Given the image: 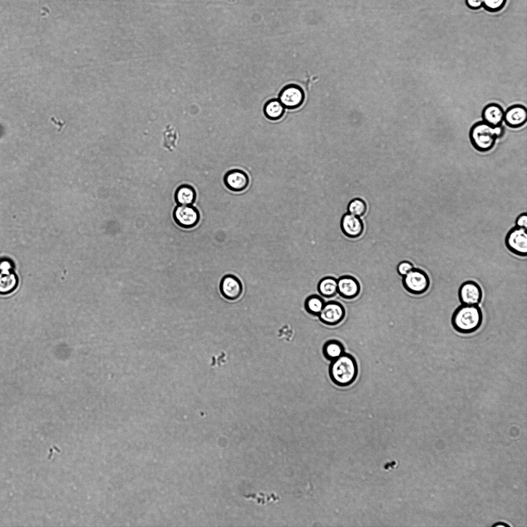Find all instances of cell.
<instances>
[{"label": "cell", "instance_id": "e0dca14e", "mask_svg": "<svg viewBox=\"0 0 527 527\" xmlns=\"http://www.w3.org/2000/svg\"><path fill=\"white\" fill-rule=\"evenodd\" d=\"M174 200L178 205H192L196 199V192L194 188L189 184L179 186L174 192Z\"/></svg>", "mask_w": 527, "mask_h": 527}, {"label": "cell", "instance_id": "ba28073f", "mask_svg": "<svg viewBox=\"0 0 527 527\" xmlns=\"http://www.w3.org/2000/svg\"><path fill=\"white\" fill-rule=\"evenodd\" d=\"M278 99L285 109L293 110L299 108L303 103L305 94L299 85L289 84L282 89Z\"/></svg>", "mask_w": 527, "mask_h": 527}, {"label": "cell", "instance_id": "5bb4252c", "mask_svg": "<svg viewBox=\"0 0 527 527\" xmlns=\"http://www.w3.org/2000/svg\"><path fill=\"white\" fill-rule=\"evenodd\" d=\"M360 292V283L354 276L344 275L337 279V292L342 298L353 299L359 295Z\"/></svg>", "mask_w": 527, "mask_h": 527}, {"label": "cell", "instance_id": "9c48e42d", "mask_svg": "<svg viewBox=\"0 0 527 527\" xmlns=\"http://www.w3.org/2000/svg\"><path fill=\"white\" fill-rule=\"evenodd\" d=\"M458 295L461 304L478 305L482 301L483 291L477 282L467 280L460 286Z\"/></svg>", "mask_w": 527, "mask_h": 527}, {"label": "cell", "instance_id": "484cf974", "mask_svg": "<svg viewBox=\"0 0 527 527\" xmlns=\"http://www.w3.org/2000/svg\"><path fill=\"white\" fill-rule=\"evenodd\" d=\"M515 226L526 229L527 226V215L526 213H522L519 214L515 220Z\"/></svg>", "mask_w": 527, "mask_h": 527}, {"label": "cell", "instance_id": "8fae6325", "mask_svg": "<svg viewBox=\"0 0 527 527\" xmlns=\"http://www.w3.org/2000/svg\"><path fill=\"white\" fill-rule=\"evenodd\" d=\"M219 289L224 298L234 301L241 296L243 291V286L237 276L233 274H226L221 279Z\"/></svg>", "mask_w": 527, "mask_h": 527}, {"label": "cell", "instance_id": "6da1fadb", "mask_svg": "<svg viewBox=\"0 0 527 527\" xmlns=\"http://www.w3.org/2000/svg\"><path fill=\"white\" fill-rule=\"evenodd\" d=\"M483 318L482 311L478 305L461 304L452 313L451 323L457 332L468 335L480 328Z\"/></svg>", "mask_w": 527, "mask_h": 527}, {"label": "cell", "instance_id": "cb8c5ba5", "mask_svg": "<svg viewBox=\"0 0 527 527\" xmlns=\"http://www.w3.org/2000/svg\"><path fill=\"white\" fill-rule=\"evenodd\" d=\"M507 0H483V7L490 12H497L505 6Z\"/></svg>", "mask_w": 527, "mask_h": 527}, {"label": "cell", "instance_id": "44dd1931", "mask_svg": "<svg viewBox=\"0 0 527 527\" xmlns=\"http://www.w3.org/2000/svg\"><path fill=\"white\" fill-rule=\"evenodd\" d=\"M325 303L324 299L321 296L317 294H312L306 298L304 307L308 313L318 316L321 311Z\"/></svg>", "mask_w": 527, "mask_h": 527}, {"label": "cell", "instance_id": "2e32d148", "mask_svg": "<svg viewBox=\"0 0 527 527\" xmlns=\"http://www.w3.org/2000/svg\"><path fill=\"white\" fill-rule=\"evenodd\" d=\"M504 111L498 103H490L482 111V121L494 127L502 126L504 121Z\"/></svg>", "mask_w": 527, "mask_h": 527}, {"label": "cell", "instance_id": "ac0fdd59", "mask_svg": "<svg viewBox=\"0 0 527 527\" xmlns=\"http://www.w3.org/2000/svg\"><path fill=\"white\" fill-rule=\"evenodd\" d=\"M263 111L265 116L268 119L271 120H277L283 116L285 108L278 99L273 98L265 103Z\"/></svg>", "mask_w": 527, "mask_h": 527}, {"label": "cell", "instance_id": "7a4b0ae2", "mask_svg": "<svg viewBox=\"0 0 527 527\" xmlns=\"http://www.w3.org/2000/svg\"><path fill=\"white\" fill-rule=\"evenodd\" d=\"M358 367L355 358L350 354L344 353L338 358L331 361L329 375L333 383L339 387H347L356 380Z\"/></svg>", "mask_w": 527, "mask_h": 527}, {"label": "cell", "instance_id": "277c9868", "mask_svg": "<svg viewBox=\"0 0 527 527\" xmlns=\"http://www.w3.org/2000/svg\"><path fill=\"white\" fill-rule=\"evenodd\" d=\"M402 283L407 292L413 295H419L426 293L429 289L430 280L425 271L414 268L402 277Z\"/></svg>", "mask_w": 527, "mask_h": 527}, {"label": "cell", "instance_id": "8992f818", "mask_svg": "<svg viewBox=\"0 0 527 527\" xmlns=\"http://www.w3.org/2000/svg\"><path fill=\"white\" fill-rule=\"evenodd\" d=\"M14 269V265L11 259L0 258V294H9L17 288L19 278Z\"/></svg>", "mask_w": 527, "mask_h": 527}, {"label": "cell", "instance_id": "603a6c76", "mask_svg": "<svg viewBox=\"0 0 527 527\" xmlns=\"http://www.w3.org/2000/svg\"><path fill=\"white\" fill-rule=\"evenodd\" d=\"M367 211V205L365 202L360 198H354L350 200L347 205V213L354 216L361 217Z\"/></svg>", "mask_w": 527, "mask_h": 527}, {"label": "cell", "instance_id": "3957f363", "mask_svg": "<svg viewBox=\"0 0 527 527\" xmlns=\"http://www.w3.org/2000/svg\"><path fill=\"white\" fill-rule=\"evenodd\" d=\"M504 132L502 126L494 127L482 120L471 126L469 137L472 146L476 150L485 152L493 148L497 139L502 136Z\"/></svg>", "mask_w": 527, "mask_h": 527}, {"label": "cell", "instance_id": "d6986e66", "mask_svg": "<svg viewBox=\"0 0 527 527\" xmlns=\"http://www.w3.org/2000/svg\"><path fill=\"white\" fill-rule=\"evenodd\" d=\"M317 289L321 295L331 298L337 293V279L333 276H325L320 280Z\"/></svg>", "mask_w": 527, "mask_h": 527}, {"label": "cell", "instance_id": "4316f807", "mask_svg": "<svg viewBox=\"0 0 527 527\" xmlns=\"http://www.w3.org/2000/svg\"><path fill=\"white\" fill-rule=\"evenodd\" d=\"M465 3L471 10H478L483 7V0H465Z\"/></svg>", "mask_w": 527, "mask_h": 527}, {"label": "cell", "instance_id": "d4e9b609", "mask_svg": "<svg viewBox=\"0 0 527 527\" xmlns=\"http://www.w3.org/2000/svg\"><path fill=\"white\" fill-rule=\"evenodd\" d=\"M413 264L410 261L403 260L400 261L397 266L398 274L403 277L414 268Z\"/></svg>", "mask_w": 527, "mask_h": 527}, {"label": "cell", "instance_id": "4fadbf2b", "mask_svg": "<svg viewBox=\"0 0 527 527\" xmlns=\"http://www.w3.org/2000/svg\"><path fill=\"white\" fill-rule=\"evenodd\" d=\"M340 227L344 235L349 238H357L364 231V224L360 217L348 213L341 217Z\"/></svg>", "mask_w": 527, "mask_h": 527}, {"label": "cell", "instance_id": "5b68a950", "mask_svg": "<svg viewBox=\"0 0 527 527\" xmlns=\"http://www.w3.org/2000/svg\"><path fill=\"white\" fill-rule=\"evenodd\" d=\"M504 243L507 249L512 254L519 257L527 255L526 229L514 226L506 234Z\"/></svg>", "mask_w": 527, "mask_h": 527}, {"label": "cell", "instance_id": "52a82bcc", "mask_svg": "<svg viewBox=\"0 0 527 527\" xmlns=\"http://www.w3.org/2000/svg\"><path fill=\"white\" fill-rule=\"evenodd\" d=\"M172 216L175 222L185 229L195 227L200 217L198 210L192 205H178L173 209Z\"/></svg>", "mask_w": 527, "mask_h": 527}, {"label": "cell", "instance_id": "7c38bea8", "mask_svg": "<svg viewBox=\"0 0 527 527\" xmlns=\"http://www.w3.org/2000/svg\"><path fill=\"white\" fill-rule=\"evenodd\" d=\"M223 182L229 190L234 192H240L248 187L249 178L244 171L233 169L227 171L224 174Z\"/></svg>", "mask_w": 527, "mask_h": 527}, {"label": "cell", "instance_id": "30bf717a", "mask_svg": "<svg viewBox=\"0 0 527 527\" xmlns=\"http://www.w3.org/2000/svg\"><path fill=\"white\" fill-rule=\"evenodd\" d=\"M345 315V310L343 306L337 301H330L325 303L318 316L323 323L333 326L340 323Z\"/></svg>", "mask_w": 527, "mask_h": 527}, {"label": "cell", "instance_id": "7402d4cb", "mask_svg": "<svg viewBox=\"0 0 527 527\" xmlns=\"http://www.w3.org/2000/svg\"><path fill=\"white\" fill-rule=\"evenodd\" d=\"M178 133L171 125L166 126L163 132V147L169 151L175 149L178 142Z\"/></svg>", "mask_w": 527, "mask_h": 527}, {"label": "cell", "instance_id": "9a60e30c", "mask_svg": "<svg viewBox=\"0 0 527 527\" xmlns=\"http://www.w3.org/2000/svg\"><path fill=\"white\" fill-rule=\"evenodd\" d=\"M527 120V110L523 105L516 104L509 107L504 111V121L511 128H519Z\"/></svg>", "mask_w": 527, "mask_h": 527}, {"label": "cell", "instance_id": "ffe728a7", "mask_svg": "<svg viewBox=\"0 0 527 527\" xmlns=\"http://www.w3.org/2000/svg\"><path fill=\"white\" fill-rule=\"evenodd\" d=\"M322 352L324 357L331 361L344 353V347L339 341L330 340L324 344Z\"/></svg>", "mask_w": 527, "mask_h": 527}]
</instances>
